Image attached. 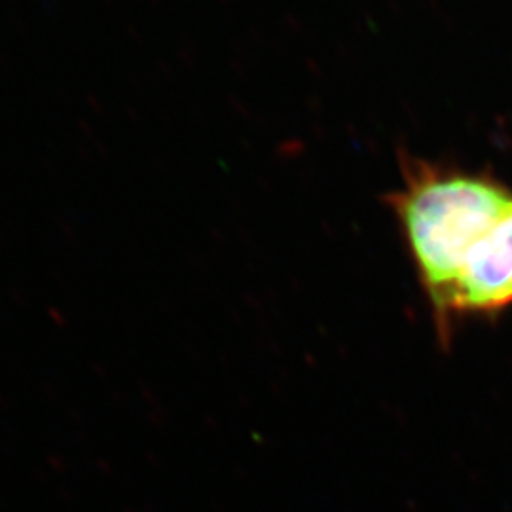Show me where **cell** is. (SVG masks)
I'll use <instances>...</instances> for the list:
<instances>
[{"instance_id": "6da1fadb", "label": "cell", "mask_w": 512, "mask_h": 512, "mask_svg": "<svg viewBox=\"0 0 512 512\" xmlns=\"http://www.w3.org/2000/svg\"><path fill=\"white\" fill-rule=\"evenodd\" d=\"M439 327L465 258L512 205L490 173L401 156V184L387 196Z\"/></svg>"}, {"instance_id": "7a4b0ae2", "label": "cell", "mask_w": 512, "mask_h": 512, "mask_svg": "<svg viewBox=\"0 0 512 512\" xmlns=\"http://www.w3.org/2000/svg\"><path fill=\"white\" fill-rule=\"evenodd\" d=\"M512 306V205L478 241L459 272L456 287L437 327L448 348L461 321L495 319Z\"/></svg>"}]
</instances>
